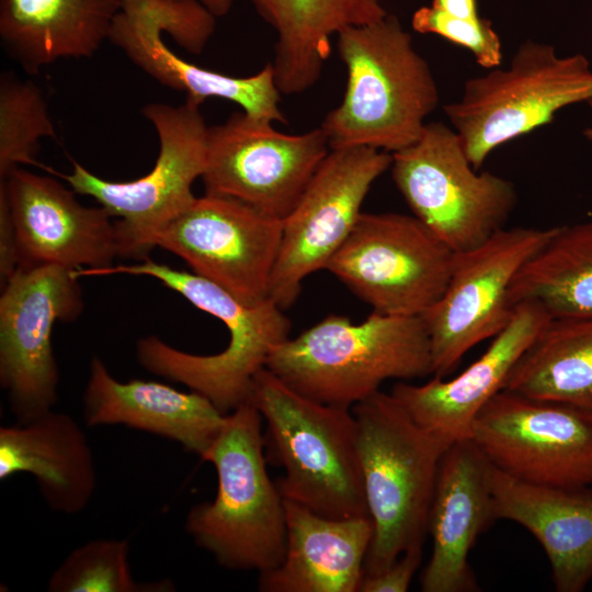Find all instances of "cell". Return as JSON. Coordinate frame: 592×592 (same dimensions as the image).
<instances>
[{"label":"cell","mask_w":592,"mask_h":592,"mask_svg":"<svg viewBox=\"0 0 592 592\" xmlns=\"http://www.w3.org/2000/svg\"><path fill=\"white\" fill-rule=\"evenodd\" d=\"M422 560V549L403 553L376 574H364L358 592H406Z\"/></svg>","instance_id":"cell-30"},{"label":"cell","mask_w":592,"mask_h":592,"mask_svg":"<svg viewBox=\"0 0 592 592\" xmlns=\"http://www.w3.org/2000/svg\"><path fill=\"white\" fill-rule=\"evenodd\" d=\"M454 254L414 215L362 212L326 270L373 311L422 316L444 293Z\"/></svg>","instance_id":"cell-9"},{"label":"cell","mask_w":592,"mask_h":592,"mask_svg":"<svg viewBox=\"0 0 592 592\" xmlns=\"http://www.w3.org/2000/svg\"><path fill=\"white\" fill-rule=\"evenodd\" d=\"M412 27L422 34H435L468 49L476 61L486 69L502 62V45L491 22L449 15L434 7H422L412 16Z\"/></svg>","instance_id":"cell-29"},{"label":"cell","mask_w":592,"mask_h":592,"mask_svg":"<svg viewBox=\"0 0 592 592\" xmlns=\"http://www.w3.org/2000/svg\"><path fill=\"white\" fill-rule=\"evenodd\" d=\"M266 423L264 445L285 475L283 498L334 519L368 515L352 409L312 400L266 367L253 378L250 400Z\"/></svg>","instance_id":"cell-5"},{"label":"cell","mask_w":592,"mask_h":592,"mask_svg":"<svg viewBox=\"0 0 592 592\" xmlns=\"http://www.w3.org/2000/svg\"><path fill=\"white\" fill-rule=\"evenodd\" d=\"M283 220L238 200L206 194L155 238L192 272L253 305L269 298Z\"/></svg>","instance_id":"cell-15"},{"label":"cell","mask_w":592,"mask_h":592,"mask_svg":"<svg viewBox=\"0 0 592 592\" xmlns=\"http://www.w3.org/2000/svg\"><path fill=\"white\" fill-rule=\"evenodd\" d=\"M174 588L169 579L135 580L127 539H93L75 548L47 582L49 592H170Z\"/></svg>","instance_id":"cell-27"},{"label":"cell","mask_w":592,"mask_h":592,"mask_svg":"<svg viewBox=\"0 0 592 592\" xmlns=\"http://www.w3.org/2000/svg\"><path fill=\"white\" fill-rule=\"evenodd\" d=\"M265 367L312 400L350 409L379 391L386 380L433 375L422 317L376 311L358 323L327 316L277 345Z\"/></svg>","instance_id":"cell-2"},{"label":"cell","mask_w":592,"mask_h":592,"mask_svg":"<svg viewBox=\"0 0 592 592\" xmlns=\"http://www.w3.org/2000/svg\"><path fill=\"white\" fill-rule=\"evenodd\" d=\"M329 150L321 127L285 134L271 121L235 112L208 127L205 193L238 200L283 220Z\"/></svg>","instance_id":"cell-14"},{"label":"cell","mask_w":592,"mask_h":592,"mask_svg":"<svg viewBox=\"0 0 592 592\" xmlns=\"http://www.w3.org/2000/svg\"><path fill=\"white\" fill-rule=\"evenodd\" d=\"M55 138L47 104L37 86L11 72L0 77V179L35 164L39 140Z\"/></svg>","instance_id":"cell-28"},{"label":"cell","mask_w":592,"mask_h":592,"mask_svg":"<svg viewBox=\"0 0 592 592\" xmlns=\"http://www.w3.org/2000/svg\"><path fill=\"white\" fill-rule=\"evenodd\" d=\"M493 520L488 459L470 439L452 443L441 459L430 505L432 554L421 576V590L477 591L469 554Z\"/></svg>","instance_id":"cell-17"},{"label":"cell","mask_w":592,"mask_h":592,"mask_svg":"<svg viewBox=\"0 0 592 592\" xmlns=\"http://www.w3.org/2000/svg\"><path fill=\"white\" fill-rule=\"evenodd\" d=\"M554 230L504 227L480 246L455 252L444 293L421 316L431 342L434 376L449 375L470 349L509 325L514 312L511 284Z\"/></svg>","instance_id":"cell-11"},{"label":"cell","mask_w":592,"mask_h":592,"mask_svg":"<svg viewBox=\"0 0 592 592\" xmlns=\"http://www.w3.org/2000/svg\"><path fill=\"white\" fill-rule=\"evenodd\" d=\"M20 265V254L10 203L0 182V283L3 287Z\"/></svg>","instance_id":"cell-31"},{"label":"cell","mask_w":592,"mask_h":592,"mask_svg":"<svg viewBox=\"0 0 592 592\" xmlns=\"http://www.w3.org/2000/svg\"><path fill=\"white\" fill-rule=\"evenodd\" d=\"M155 127L159 152L152 169L133 181L102 179L77 161L61 174L78 194L94 198L115 220L119 257L144 260L156 236L196 200L193 183L202 178L207 153L208 126L200 104L150 103L141 110Z\"/></svg>","instance_id":"cell-7"},{"label":"cell","mask_w":592,"mask_h":592,"mask_svg":"<svg viewBox=\"0 0 592 592\" xmlns=\"http://www.w3.org/2000/svg\"><path fill=\"white\" fill-rule=\"evenodd\" d=\"M503 389L592 413V318H550Z\"/></svg>","instance_id":"cell-25"},{"label":"cell","mask_w":592,"mask_h":592,"mask_svg":"<svg viewBox=\"0 0 592 592\" xmlns=\"http://www.w3.org/2000/svg\"><path fill=\"white\" fill-rule=\"evenodd\" d=\"M373 538L364 574L422 549L439 467L451 445L420 425L392 396L375 392L352 407Z\"/></svg>","instance_id":"cell-3"},{"label":"cell","mask_w":592,"mask_h":592,"mask_svg":"<svg viewBox=\"0 0 592 592\" xmlns=\"http://www.w3.org/2000/svg\"><path fill=\"white\" fill-rule=\"evenodd\" d=\"M0 182L15 227L19 267L54 264L103 270L119 257L116 223L102 206H84L72 189L21 167Z\"/></svg>","instance_id":"cell-16"},{"label":"cell","mask_w":592,"mask_h":592,"mask_svg":"<svg viewBox=\"0 0 592 592\" xmlns=\"http://www.w3.org/2000/svg\"><path fill=\"white\" fill-rule=\"evenodd\" d=\"M588 104H589V106L591 109V112H592V100L589 101ZM583 134H584L587 139L592 140V124L584 129Z\"/></svg>","instance_id":"cell-34"},{"label":"cell","mask_w":592,"mask_h":592,"mask_svg":"<svg viewBox=\"0 0 592 592\" xmlns=\"http://www.w3.org/2000/svg\"><path fill=\"white\" fill-rule=\"evenodd\" d=\"M16 474L32 475L47 505L65 514L84 510L96 483L84 431L69 414L53 409L0 428V479Z\"/></svg>","instance_id":"cell-22"},{"label":"cell","mask_w":592,"mask_h":592,"mask_svg":"<svg viewBox=\"0 0 592 592\" xmlns=\"http://www.w3.org/2000/svg\"><path fill=\"white\" fill-rule=\"evenodd\" d=\"M1 291L0 385L16 422L23 423L58 400L53 327L78 319L83 295L75 270L54 264L20 266Z\"/></svg>","instance_id":"cell-10"},{"label":"cell","mask_w":592,"mask_h":592,"mask_svg":"<svg viewBox=\"0 0 592 592\" xmlns=\"http://www.w3.org/2000/svg\"><path fill=\"white\" fill-rule=\"evenodd\" d=\"M592 100V68L582 54L527 41L508 69L466 81L462 96L444 107L473 167L498 147L549 124L561 109Z\"/></svg>","instance_id":"cell-6"},{"label":"cell","mask_w":592,"mask_h":592,"mask_svg":"<svg viewBox=\"0 0 592 592\" xmlns=\"http://www.w3.org/2000/svg\"><path fill=\"white\" fill-rule=\"evenodd\" d=\"M432 7L460 19L474 20L479 18L476 0H433Z\"/></svg>","instance_id":"cell-32"},{"label":"cell","mask_w":592,"mask_h":592,"mask_svg":"<svg viewBox=\"0 0 592 592\" xmlns=\"http://www.w3.org/2000/svg\"><path fill=\"white\" fill-rule=\"evenodd\" d=\"M346 69L341 103L321 123L330 149L372 147L390 153L414 144L440 101L426 60L396 16L337 35Z\"/></svg>","instance_id":"cell-1"},{"label":"cell","mask_w":592,"mask_h":592,"mask_svg":"<svg viewBox=\"0 0 592 592\" xmlns=\"http://www.w3.org/2000/svg\"><path fill=\"white\" fill-rule=\"evenodd\" d=\"M489 483L496 517L520 524L537 539L555 589L583 591L592 581V490L527 482L490 463Z\"/></svg>","instance_id":"cell-19"},{"label":"cell","mask_w":592,"mask_h":592,"mask_svg":"<svg viewBox=\"0 0 592 592\" xmlns=\"http://www.w3.org/2000/svg\"><path fill=\"white\" fill-rule=\"evenodd\" d=\"M510 300L535 301L551 318H592V219L555 227L515 275Z\"/></svg>","instance_id":"cell-26"},{"label":"cell","mask_w":592,"mask_h":592,"mask_svg":"<svg viewBox=\"0 0 592 592\" xmlns=\"http://www.w3.org/2000/svg\"><path fill=\"white\" fill-rule=\"evenodd\" d=\"M286 549L282 562L260 573L264 592H358L373 538L368 515L334 519L284 498Z\"/></svg>","instance_id":"cell-21"},{"label":"cell","mask_w":592,"mask_h":592,"mask_svg":"<svg viewBox=\"0 0 592 592\" xmlns=\"http://www.w3.org/2000/svg\"><path fill=\"white\" fill-rule=\"evenodd\" d=\"M216 18L224 16L231 8L232 0H200Z\"/></svg>","instance_id":"cell-33"},{"label":"cell","mask_w":592,"mask_h":592,"mask_svg":"<svg viewBox=\"0 0 592 592\" xmlns=\"http://www.w3.org/2000/svg\"><path fill=\"white\" fill-rule=\"evenodd\" d=\"M262 420L251 401L226 414L202 457L216 469V496L194 505L185 520L194 543L229 570L263 573L285 555L284 498L266 470Z\"/></svg>","instance_id":"cell-4"},{"label":"cell","mask_w":592,"mask_h":592,"mask_svg":"<svg viewBox=\"0 0 592 592\" xmlns=\"http://www.w3.org/2000/svg\"><path fill=\"white\" fill-rule=\"evenodd\" d=\"M469 439L490 464L545 486L592 485V413L502 389L479 411Z\"/></svg>","instance_id":"cell-12"},{"label":"cell","mask_w":592,"mask_h":592,"mask_svg":"<svg viewBox=\"0 0 592 592\" xmlns=\"http://www.w3.org/2000/svg\"><path fill=\"white\" fill-rule=\"evenodd\" d=\"M274 29L272 66L282 94L312 88L331 54V37L351 26L383 20L379 0H249Z\"/></svg>","instance_id":"cell-23"},{"label":"cell","mask_w":592,"mask_h":592,"mask_svg":"<svg viewBox=\"0 0 592 592\" xmlns=\"http://www.w3.org/2000/svg\"><path fill=\"white\" fill-rule=\"evenodd\" d=\"M392 155L372 147L330 149L299 201L283 219L269 298L282 309L303 282L326 270L354 228L373 183L390 169Z\"/></svg>","instance_id":"cell-13"},{"label":"cell","mask_w":592,"mask_h":592,"mask_svg":"<svg viewBox=\"0 0 592 592\" xmlns=\"http://www.w3.org/2000/svg\"><path fill=\"white\" fill-rule=\"evenodd\" d=\"M391 155L392 180L412 215L454 252L476 248L504 228L516 204L514 185L477 172L454 128L426 123L414 144Z\"/></svg>","instance_id":"cell-8"},{"label":"cell","mask_w":592,"mask_h":592,"mask_svg":"<svg viewBox=\"0 0 592 592\" xmlns=\"http://www.w3.org/2000/svg\"><path fill=\"white\" fill-rule=\"evenodd\" d=\"M123 0H0V37L29 72L91 57L109 39Z\"/></svg>","instance_id":"cell-24"},{"label":"cell","mask_w":592,"mask_h":592,"mask_svg":"<svg viewBox=\"0 0 592 592\" xmlns=\"http://www.w3.org/2000/svg\"><path fill=\"white\" fill-rule=\"evenodd\" d=\"M82 406L89 426L125 425L173 441L201 458L226 420L225 413L196 391L183 392L153 380L119 382L95 355Z\"/></svg>","instance_id":"cell-20"},{"label":"cell","mask_w":592,"mask_h":592,"mask_svg":"<svg viewBox=\"0 0 592 592\" xmlns=\"http://www.w3.org/2000/svg\"><path fill=\"white\" fill-rule=\"evenodd\" d=\"M550 318L537 303L520 301L509 325L460 374L449 379L434 376L421 385L399 382L390 392L420 425L446 442L469 439L479 411L504 388L512 368Z\"/></svg>","instance_id":"cell-18"}]
</instances>
